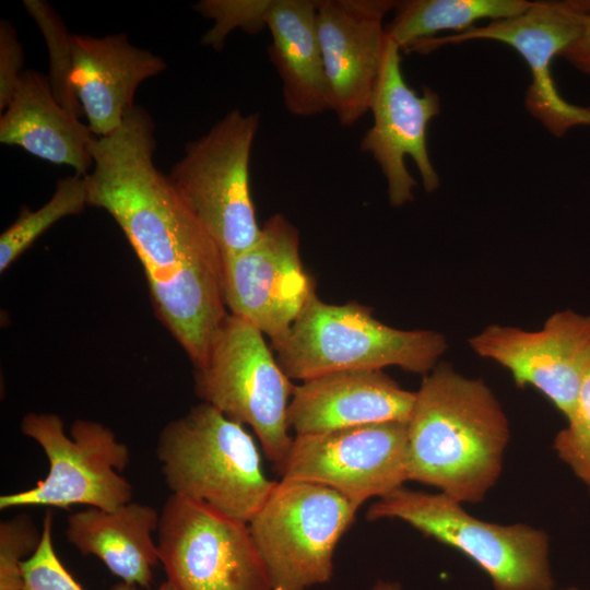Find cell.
<instances>
[{
	"instance_id": "1",
	"label": "cell",
	"mask_w": 590,
	"mask_h": 590,
	"mask_svg": "<svg viewBox=\"0 0 590 590\" xmlns=\"http://www.w3.org/2000/svg\"><path fill=\"white\" fill-rule=\"evenodd\" d=\"M155 125L134 105L113 133L91 145L85 175L87 204L105 210L142 264L154 312L186 349L215 334L228 311L222 286L223 257L154 164Z\"/></svg>"
},
{
	"instance_id": "2",
	"label": "cell",
	"mask_w": 590,
	"mask_h": 590,
	"mask_svg": "<svg viewBox=\"0 0 590 590\" xmlns=\"http://www.w3.org/2000/svg\"><path fill=\"white\" fill-rule=\"evenodd\" d=\"M509 422L482 379L448 363L424 376L406 424L408 481L461 504L482 502L503 470Z\"/></svg>"
},
{
	"instance_id": "3",
	"label": "cell",
	"mask_w": 590,
	"mask_h": 590,
	"mask_svg": "<svg viewBox=\"0 0 590 590\" xmlns=\"http://www.w3.org/2000/svg\"><path fill=\"white\" fill-rule=\"evenodd\" d=\"M271 345L284 374L302 381L335 371L390 366L425 376L448 347L439 332L397 329L356 302L333 305L317 294L288 332Z\"/></svg>"
},
{
	"instance_id": "4",
	"label": "cell",
	"mask_w": 590,
	"mask_h": 590,
	"mask_svg": "<svg viewBox=\"0 0 590 590\" xmlns=\"http://www.w3.org/2000/svg\"><path fill=\"white\" fill-rule=\"evenodd\" d=\"M156 457L172 494L247 523L276 483L245 426L205 402L163 427Z\"/></svg>"
},
{
	"instance_id": "5",
	"label": "cell",
	"mask_w": 590,
	"mask_h": 590,
	"mask_svg": "<svg viewBox=\"0 0 590 590\" xmlns=\"http://www.w3.org/2000/svg\"><path fill=\"white\" fill-rule=\"evenodd\" d=\"M367 519H397L472 560L494 590H554L548 535L524 523L498 524L437 492L400 486L375 500Z\"/></svg>"
},
{
	"instance_id": "6",
	"label": "cell",
	"mask_w": 590,
	"mask_h": 590,
	"mask_svg": "<svg viewBox=\"0 0 590 590\" xmlns=\"http://www.w3.org/2000/svg\"><path fill=\"white\" fill-rule=\"evenodd\" d=\"M263 333L228 312L205 359L194 368L197 396L228 418L248 425L278 468L292 445L287 409L295 386Z\"/></svg>"
},
{
	"instance_id": "7",
	"label": "cell",
	"mask_w": 590,
	"mask_h": 590,
	"mask_svg": "<svg viewBox=\"0 0 590 590\" xmlns=\"http://www.w3.org/2000/svg\"><path fill=\"white\" fill-rule=\"evenodd\" d=\"M260 114L234 109L185 146L168 177L215 243L222 257L239 253L260 236L250 192L251 148Z\"/></svg>"
},
{
	"instance_id": "8",
	"label": "cell",
	"mask_w": 590,
	"mask_h": 590,
	"mask_svg": "<svg viewBox=\"0 0 590 590\" xmlns=\"http://www.w3.org/2000/svg\"><path fill=\"white\" fill-rule=\"evenodd\" d=\"M357 509L329 487L276 481L248 522L271 590H308L330 581L334 551Z\"/></svg>"
},
{
	"instance_id": "9",
	"label": "cell",
	"mask_w": 590,
	"mask_h": 590,
	"mask_svg": "<svg viewBox=\"0 0 590 590\" xmlns=\"http://www.w3.org/2000/svg\"><path fill=\"white\" fill-rule=\"evenodd\" d=\"M20 427L43 449L49 469L34 487L1 495V510L73 505L110 510L131 502L132 486L120 474L130 462V450L111 428L78 418L67 434L62 418L48 412L25 414Z\"/></svg>"
},
{
	"instance_id": "10",
	"label": "cell",
	"mask_w": 590,
	"mask_h": 590,
	"mask_svg": "<svg viewBox=\"0 0 590 590\" xmlns=\"http://www.w3.org/2000/svg\"><path fill=\"white\" fill-rule=\"evenodd\" d=\"M156 535L160 563L177 590H271L247 522L170 494Z\"/></svg>"
},
{
	"instance_id": "11",
	"label": "cell",
	"mask_w": 590,
	"mask_h": 590,
	"mask_svg": "<svg viewBox=\"0 0 590 590\" xmlns=\"http://www.w3.org/2000/svg\"><path fill=\"white\" fill-rule=\"evenodd\" d=\"M589 14L590 0L535 1L519 15L423 40L409 52L429 54L448 44L475 39L507 44L530 69L526 109L551 134L563 137L575 127L590 126V107L570 104L560 96L552 75V63L577 38Z\"/></svg>"
},
{
	"instance_id": "12",
	"label": "cell",
	"mask_w": 590,
	"mask_h": 590,
	"mask_svg": "<svg viewBox=\"0 0 590 590\" xmlns=\"http://www.w3.org/2000/svg\"><path fill=\"white\" fill-rule=\"evenodd\" d=\"M406 424L387 422L295 435L276 470L281 480L329 487L359 508L408 481Z\"/></svg>"
},
{
	"instance_id": "13",
	"label": "cell",
	"mask_w": 590,
	"mask_h": 590,
	"mask_svg": "<svg viewBox=\"0 0 590 590\" xmlns=\"http://www.w3.org/2000/svg\"><path fill=\"white\" fill-rule=\"evenodd\" d=\"M225 306L271 343L281 340L316 294L299 255V234L282 214L272 215L248 249L223 257Z\"/></svg>"
},
{
	"instance_id": "14",
	"label": "cell",
	"mask_w": 590,
	"mask_h": 590,
	"mask_svg": "<svg viewBox=\"0 0 590 590\" xmlns=\"http://www.w3.org/2000/svg\"><path fill=\"white\" fill-rule=\"evenodd\" d=\"M473 352L505 367L518 387L535 388L567 418L590 374V316L551 315L540 330L491 324L468 340Z\"/></svg>"
},
{
	"instance_id": "15",
	"label": "cell",
	"mask_w": 590,
	"mask_h": 590,
	"mask_svg": "<svg viewBox=\"0 0 590 590\" xmlns=\"http://www.w3.org/2000/svg\"><path fill=\"white\" fill-rule=\"evenodd\" d=\"M369 110L373 125L361 140V151L369 153L387 181L392 206H402L414 198L416 181L405 166V156L416 165L423 187L433 192L439 176L427 149L429 121L440 113V98L428 86L418 94L404 80L401 49L387 37L380 76Z\"/></svg>"
},
{
	"instance_id": "16",
	"label": "cell",
	"mask_w": 590,
	"mask_h": 590,
	"mask_svg": "<svg viewBox=\"0 0 590 590\" xmlns=\"http://www.w3.org/2000/svg\"><path fill=\"white\" fill-rule=\"evenodd\" d=\"M396 4L393 0L317 1V31L332 111L343 127L369 111L387 46L384 20Z\"/></svg>"
},
{
	"instance_id": "17",
	"label": "cell",
	"mask_w": 590,
	"mask_h": 590,
	"mask_svg": "<svg viewBox=\"0 0 590 590\" xmlns=\"http://www.w3.org/2000/svg\"><path fill=\"white\" fill-rule=\"evenodd\" d=\"M415 392L382 370H342L295 386L287 422L295 435L387 422L408 423Z\"/></svg>"
},
{
	"instance_id": "18",
	"label": "cell",
	"mask_w": 590,
	"mask_h": 590,
	"mask_svg": "<svg viewBox=\"0 0 590 590\" xmlns=\"http://www.w3.org/2000/svg\"><path fill=\"white\" fill-rule=\"evenodd\" d=\"M72 84L97 137L113 133L135 104L139 85L163 72L161 56L133 46L125 33L95 37L73 34Z\"/></svg>"
},
{
	"instance_id": "19",
	"label": "cell",
	"mask_w": 590,
	"mask_h": 590,
	"mask_svg": "<svg viewBox=\"0 0 590 590\" xmlns=\"http://www.w3.org/2000/svg\"><path fill=\"white\" fill-rule=\"evenodd\" d=\"M95 135L54 96L48 79L26 70L0 117V142L16 145L44 161L67 165L85 176Z\"/></svg>"
},
{
	"instance_id": "20",
	"label": "cell",
	"mask_w": 590,
	"mask_h": 590,
	"mask_svg": "<svg viewBox=\"0 0 590 590\" xmlns=\"http://www.w3.org/2000/svg\"><path fill=\"white\" fill-rule=\"evenodd\" d=\"M160 512L129 502L115 509L87 507L70 515L64 535L81 554L93 555L121 581L149 589L160 563Z\"/></svg>"
},
{
	"instance_id": "21",
	"label": "cell",
	"mask_w": 590,
	"mask_h": 590,
	"mask_svg": "<svg viewBox=\"0 0 590 590\" xmlns=\"http://www.w3.org/2000/svg\"><path fill=\"white\" fill-rule=\"evenodd\" d=\"M268 54L282 81L286 109L299 117L332 110L317 31V1L271 0L264 16Z\"/></svg>"
},
{
	"instance_id": "22",
	"label": "cell",
	"mask_w": 590,
	"mask_h": 590,
	"mask_svg": "<svg viewBox=\"0 0 590 590\" xmlns=\"http://www.w3.org/2000/svg\"><path fill=\"white\" fill-rule=\"evenodd\" d=\"M528 0H405L397 1L386 24L387 37L408 52L414 45L434 38L440 31L460 33L480 20L509 19L530 9Z\"/></svg>"
},
{
	"instance_id": "23",
	"label": "cell",
	"mask_w": 590,
	"mask_h": 590,
	"mask_svg": "<svg viewBox=\"0 0 590 590\" xmlns=\"http://www.w3.org/2000/svg\"><path fill=\"white\" fill-rule=\"evenodd\" d=\"M88 206L85 176L57 180L51 198L39 209L21 210L19 217L0 236V272H4L33 243L63 217L78 215Z\"/></svg>"
},
{
	"instance_id": "24",
	"label": "cell",
	"mask_w": 590,
	"mask_h": 590,
	"mask_svg": "<svg viewBox=\"0 0 590 590\" xmlns=\"http://www.w3.org/2000/svg\"><path fill=\"white\" fill-rule=\"evenodd\" d=\"M23 5L38 26L48 49V82L56 99L80 118L81 104L72 84V38L51 5L43 0H24Z\"/></svg>"
},
{
	"instance_id": "25",
	"label": "cell",
	"mask_w": 590,
	"mask_h": 590,
	"mask_svg": "<svg viewBox=\"0 0 590 590\" xmlns=\"http://www.w3.org/2000/svg\"><path fill=\"white\" fill-rule=\"evenodd\" d=\"M20 590H84L61 563L52 544V514L48 510L42 526V539L36 551L22 566ZM110 590H138L121 581Z\"/></svg>"
},
{
	"instance_id": "26",
	"label": "cell",
	"mask_w": 590,
	"mask_h": 590,
	"mask_svg": "<svg viewBox=\"0 0 590 590\" xmlns=\"http://www.w3.org/2000/svg\"><path fill=\"white\" fill-rule=\"evenodd\" d=\"M566 420L567 425L555 436L553 448L590 492V374Z\"/></svg>"
},
{
	"instance_id": "27",
	"label": "cell",
	"mask_w": 590,
	"mask_h": 590,
	"mask_svg": "<svg viewBox=\"0 0 590 590\" xmlns=\"http://www.w3.org/2000/svg\"><path fill=\"white\" fill-rule=\"evenodd\" d=\"M271 0H203L194 9L215 24L202 37L204 45L222 49L226 36L236 27L247 33L260 32Z\"/></svg>"
},
{
	"instance_id": "28",
	"label": "cell",
	"mask_w": 590,
	"mask_h": 590,
	"mask_svg": "<svg viewBox=\"0 0 590 590\" xmlns=\"http://www.w3.org/2000/svg\"><path fill=\"white\" fill-rule=\"evenodd\" d=\"M38 530L32 517L20 514L0 523V590H20L23 563L40 543Z\"/></svg>"
},
{
	"instance_id": "29",
	"label": "cell",
	"mask_w": 590,
	"mask_h": 590,
	"mask_svg": "<svg viewBox=\"0 0 590 590\" xmlns=\"http://www.w3.org/2000/svg\"><path fill=\"white\" fill-rule=\"evenodd\" d=\"M24 62V51L14 27L5 20L0 22V109L3 111L19 85Z\"/></svg>"
},
{
	"instance_id": "30",
	"label": "cell",
	"mask_w": 590,
	"mask_h": 590,
	"mask_svg": "<svg viewBox=\"0 0 590 590\" xmlns=\"http://www.w3.org/2000/svg\"><path fill=\"white\" fill-rule=\"evenodd\" d=\"M574 68L590 76V14L582 30L560 54Z\"/></svg>"
},
{
	"instance_id": "31",
	"label": "cell",
	"mask_w": 590,
	"mask_h": 590,
	"mask_svg": "<svg viewBox=\"0 0 590 590\" xmlns=\"http://www.w3.org/2000/svg\"><path fill=\"white\" fill-rule=\"evenodd\" d=\"M371 590H402V586L397 581L378 580Z\"/></svg>"
},
{
	"instance_id": "32",
	"label": "cell",
	"mask_w": 590,
	"mask_h": 590,
	"mask_svg": "<svg viewBox=\"0 0 590 590\" xmlns=\"http://www.w3.org/2000/svg\"><path fill=\"white\" fill-rule=\"evenodd\" d=\"M157 590H177L169 581L163 582Z\"/></svg>"
},
{
	"instance_id": "33",
	"label": "cell",
	"mask_w": 590,
	"mask_h": 590,
	"mask_svg": "<svg viewBox=\"0 0 590 590\" xmlns=\"http://www.w3.org/2000/svg\"><path fill=\"white\" fill-rule=\"evenodd\" d=\"M562 590H578V589L575 588V587H570V588H566V589H562Z\"/></svg>"
}]
</instances>
